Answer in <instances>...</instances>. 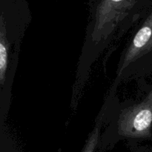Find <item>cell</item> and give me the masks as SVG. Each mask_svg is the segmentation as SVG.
<instances>
[{
  "instance_id": "3",
  "label": "cell",
  "mask_w": 152,
  "mask_h": 152,
  "mask_svg": "<svg viewBox=\"0 0 152 152\" xmlns=\"http://www.w3.org/2000/svg\"><path fill=\"white\" fill-rule=\"evenodd\" d=\"M6 64H7V51H6V48H4V45L1 43L0 45V71H1V78L4 77Z\"/></svg>"
},
{
  "instance_id": "2",
  "label": "cell",
  "mask_w": 152,
  "mask_h": 152,
  "mask_svg": "<svg viewBox=\"0 0 152 152\" xmlns=\"http://www.w3.org/2000/svg\"><path fill=\"white\" fill-rule=\"evenodd\" d=\"M151 37V30L148 27H144L135 36L134 45L137 48H141L145 45Z\"/></svg>"
},
{
  "instance_id": "1",
  "label": "cell",
  "mask_w": 152,
  "mask_h": 152,
  "mask_svg": "<svg viewBox=\"0 0 152 152\" xmlns=\"http://www.w3.org/2000/svg\"><path fill=\"white\" fill-rule=\"evenodd\" d=\"M152 121V113L148 109L140 111L134 120V126L139 132L145 130L151 125Z\"/></svg>"
},
{
  "instance_id": "4",
  "label": "cell",
  "mask_w": 152,
  "mask_h": 152,
  "mask_svg": "<svg viewBox=\"0 0 152 152\" xmlns=\"http://www.w3.org/2000/svg\"><path fill=\"white\" fill-rule=\"evenodd\" d=\"M112 1H121V0H112Z\"/></svg>"
}]
</instances>
